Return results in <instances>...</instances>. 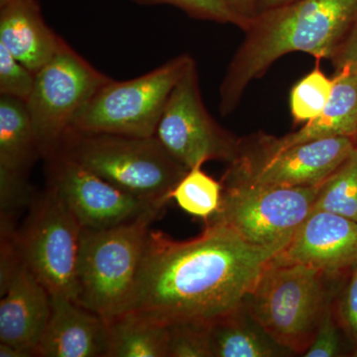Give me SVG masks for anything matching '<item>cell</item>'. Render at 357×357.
Wrapping results in <instances>:
<instances>
[{
	"label": "cell",
	"mask_w": 357,
	"mask_h": 357,
	"mask_svg": "<svg viewBox=\"0 0 357 357\" xmlns=\"http://www.w3.org/2000/svg\"><path fill=\"white\" fill-rule=\"evenodd\" d=\"M0 356L1 357H31L30 352L20 349V347H13V345L3 344L0 342Z\"/></svg>",
	"instance_id": "4dcf8cb0"
},
{
	"label": "cell",
	"mask_w": 357,
	"mask_h": 357,
	"mask_svg": "<svg viewBox=\"0 0 357 357\" xmlns=\"http://www.w3.org/2000/svg\"><path fill=\"white\" fill-rule=\"evenodd\" d=\"M340 337L333 319L331 307L326 306L311 345L305 352L306 357H333L340 356Z\"/></svg>",
	"instance_id": "4316f807"
},
{
	"label": "cell",
	"mask_w": 357,
	"mask_h": 357,
	"mask_svg": "<svg viewBox=\"0 0 357 357\" xmlns=\"http://www.w3.org/2000/svg\"><path fill=\"white\" fill-rule=\"evenodd\" d=\"M192 60L183 54L142 76L110 79L77 112L70 130L155 136L169 96Z\"/></svg>",
	"instance_id": "8992f818"
},
{
	"label": "cell",
	"mask_w": 357,
	"mask_h": 357,
	"mask_svg": "<svg viewBox=\"0 0 357 357\" xmlns=\"http://www.w3.org/2000/svg\"><path fill=\"white\" fill-rule=\"evenodd\" d=\"M285 248L248 243L218 222H206V229L188 241L150 229L128 311L167 326L211 325L245 307L263 272Z\"/></svg>",
	"instance_id": "6da1fadb"
},
{
	"label": "cell",
	"mask_w": 357,
	"mask_h": 357,
	"mask_svg": "<svg viewBox=\"0 0 357 357\" xmlns=\"http://www.w3.org/2000/svg\"><path fill=\"white\" fill-rule=\"evenodd\" d=\"M241 311L218 319L210 326L213 357H271L278 356V344L266 333L249 325Z\"/></svg>",
	"instance_id": "ffe728a7"
},
{
	"label": "cell",
	"mask_w": 357,
	"mask_h": 357,
	"mask_svg": "<svg viewBox=\"0 0 357 357\" xmlns=\"http://www.w3.org/2000/svg\"><path fill=\"white\" fill-rule=\"evenodd\" d=\"M354 356H357V351H354Z\"/></svg>",
	"instance_id": "e575fe53"
},
{
	"label": "cell",
	"mask_w": 357,
	"mask_h": 357,
	"mask_svg": "<svg viewBox=\"0 0 357 357\" xmlns=\"http://www.w3.org/2000/svg\"><path fill=\"white\" fill-rule=\"evenodd\" d=\"M43 159L47 188L64 202L83 229H110L162 211L166 204L121 191L58 150Z\"/></svg>",
	"instance_id": "7c38bea8"
},
{
	"label": "cell",
	"mask_w": 357,
	"mask_h": 357,
	"mask_svg": "<svg viewBox=\"0 0 357 357\" xmlns=\"http://www.w3.org/2000/svg\"><path fill=\"white\" fill-rule=\"evenodd\" d=\"M140 6H172L180 8L195 20L213 21L218 23H230L245 28L246 22L232 13L222 0H134Z\"/></svg>",
	"instance_id": "d4e9b609"
},
{
	"label": "cell",
	"mask_w": 357,
	"mask_h": 357,
	"mask_svg": "<svg viewBox=\"0 0 357 357\" xmlns=\"http://www.w3.org/2000/svg\"><path fill=\"white\" fill-rule=\"evenodd\" d=\"M357 14V0H293L249 20L220 86V112L236 110L246 88L293 52L332 60Z\"/></svg>",
	"instance_id": "7a4b0ae2"
},
{
	"label": "cell",
	"mask_w": 357,
	"mask_h": 357,
	"mask_svg": "<svg viewBox=\"0 0 357 357\" xmlns=\"http://www.w3.org/2000/svg\"><path fill=\"white\" fill-rule=\"evenodd\" d=\"M275 260L328 275L351 269L357 264V222L328 211H312Z\"/></svg>",
	"instance_id": "4fadbf2b"
},
{
	"label": "cell",
	"mask_w": 357,
	"mask_h": 357,
	"mask_svg": "<svg viewBox=\"0 0 357 357\" xmlns=\"http://www.w3.org/2000/svg\"><path fill=\"white\" fill-rule=\"evenodd\" d=\"M357 133V73L337 70L330 102L316 119L302 128L282 137L256 133L241 138L239 147L259 153H273L310 141L344 136L354 139Z\"/></svg>",
	"instance_id": "5bb4252c"
},
{
	"label": "cell",
	"mask_w": 357,
	"mask_h": 357,
	"mask_svg": "<svg viewBox=\"0 0 357 357\" xmlns=\"http://www.w3.org/2000/svg\"><path fill=\"white\" fill-rule=\"evenodd\" d=\"M291 1H293V0H256V11H257V13H261V11L283 6V4Z\"/></svg>",
	"instance_id": "1f68e13d"
},
{
	"label": "cell",
	"mask_w": 357,
	"mask_h": 357,
	"mask_svg": "<svg viewBox=\"0 0 357 357\" xmlns=\"http://www.w3.org/2000/svg\"><path fill=\"white\" fill-rule=\"evenodd\" d=\"M324 211L357 222V147L319 185L312 211Z\"/></svg>",
	"instance_id": "44dd1931"
},
{
	"label": "cell",
	"mask_w": 357,
	"mask_h": 357,
	"mask_svg": "<svg viewBox=\"0 0 357 357\" xmlns=\"http://www.w3.org/2000/svg\"><path fill=\"white\" fill-rule=\"evenodd\" d=\"M344 136L310 141L273 152L259 153L238 146L222 178V187L255 185L300 188L321 185L356 149Z\"/></svg>",
	"instance_id": "8fae6325"
},
{
	"label": "cell",
	"mask_w": 357,
	"mask_h": 357,
	"mask_svg": "<svg viewBox=\"0 0 357 357\" xmlns=\"http://www.w3.org/2000/svg\"><path fill=\"white\" fill-rule=\"evenodd\" d=\"M109 323L75 301L51 296V314L35 356L107 357Z\"/></svg>",
	"instance_id": "9a60e30c"
},
{
	"label": "cell",
	"mask_w": 357,
	"mask_h": 357,
	"mask_svg": "<svg viewBox=\"0 0 357 357\" xmlns=\"http://www.w3.org/2000/svg\"><path fill=\"white\" fill-rule=\"evenodd\" d=\"M331 61L335 70L347 69L357 73V14Z\"/></svg>",
	"instance_id": "f1b7e54d"
},
{
	"label": "cell",
	"mask_w": 357,
	"mask_h": 357,
	"mask_svg": "<svg viewBox=\"0 0 357 357\" xmlns=\"http://www.w3.org/2000/svg\"><path fill=\"white\" fill-rule=\"evenodd\" d=\"M210 326L195 323L168 326V357H213Z\"/></svg>",
	"instance_id": "cb8c5ba5"
},
{
	"label": "cell",
	"mask_w": 357,
	"mask_h": 357,
	"mask_svg": "<svg viewBox=\"0 0 357 357\" xmlns=\"http://www.w3.org/2000/svg\"><path fill=\"white\" fill-rule=\"evenodd\" d=\"M340 319L345 332L357 351V264L351 268V277L340 302Z\"/></svg>",
	"instance_id": "83f0119b"
},
{
	"label": "cell",
	"mask_w": 357,
	"mask_h": 357,
	"mask_svg": "<svg viewBox=\"0 0 357 357\" xmlns=\"http://www.w3.org/2000/svg\"><path fill=\"white\" fill-rule=\"evenodd\" d=\"M83 227L56 192L35 195L16 234L21 260L51 296L77 303V268Z\"/></svg>",
	"instance_id": "52a82bcc"
},
{
	"label": "cell",
	"mask_w": 357,
	"mask_h": 357,
	"mask_svg": "<svg viewBox=\"0 0 357 357\" xmlns=\"http://www.w3.org/2000/svg\"><path fill=\"white\" fill-rule=\"evenodd\" d=\"M56 150L121 191L145 201H170L171 192L188 172L155 136L69 130Z\"/></svg>",
	"instance_id": "3957f363"
},
{
	"label": "cell",
	"mask_w": 357,
	"mask_h": 357,
	"mask_svg": "<svg viewBox=\"0 0 357 357\" xmlns=\"http://www.w3.org/2000/svg\"><path fill=\"white\" fill-rule=\"evenodd\" d=\"M50 314V293L23 263L1 295L0 342L35 356Z\"/></svg>",
	"instance_id": "2e32d148"
},
{
	"label": "cell",
	"mask_w": 357,
	"mask_h": 357,
	"mask_svg": "<svg viewBox=\"0 0 357 357\" xmlns=\"http://www.w3.org/2000/svg\"><path fill=\"white\" fill-rule=\"evenodd\" d=\"M319 185L222 187L220 208L206 222L227 225L256 245H287L311 215Z\"/></svg>",
	"instance_id": "9c48e42d"
},
{
	"label": "cell",
	"mask_w": 357,
	"mask_h": 357,
	"mask_svg": "<svg viewBox=\"0 0 357 357\" xmlns=\"http://www.w3.org/2000/svg\"><path fill=\"white\" fill-rule=\"evenodd\" d=\"M155 137L188 170L211 160L230 163L236 157L241 138L206 109L194 59L169 96Z\"/></svg>",
	"instance_id": "30bf717a"
},
{
	"label": "cell",
	"mask_w": 357,
	"mask_h": 357,
	"mask_svg": "<svg viewBox=\"0 0 357 357\" xmlns=\"http://www.w3.org/2000/svg\"><path fill=\"white\" fill-rule=\"evenodd\" d=\"M354 144H356V146L357 147V133H356V137H354Z\"/></svg>",
	"instance_id": "836d02e7"
},
{
	"label": "cell",
	"mask_w": 357,
	"mask_h": 357,
	"mask_svg": "<svg viewBox=\"0 0 357 357\" xmlns=\"http://www.w3.org/2000/svg\"><path fill=\"white\" fill-rule=\"evenodd\" d=\"M107 357H168V326L141 312L109 319Z\"/></svg>",
	"instance_id": "d6986e66"
},
{
	"label": "cell",
	"mask_w": 357,
	"mask_h": 357,
	"mask_svg": "<svg viewBox=\"0 0 357 357\" xmlns=\"http://www.w3.org/2000/svg\"><path fill=\"white\" fill-rule=\"evenodd\" d=\"M161 211L105 229H83L77 304L109 319L128 312L150 225Z\"/></svg>",
	"instance_id": "277c9868"
},
{
	"label": "cell",
	"mask_w": 357,
	"mask_h": 357,
	"mask_svg": "<svg viewBox=\"0 0 357 357\" xmlns=\"http://www.w3.org/2000/svg\"><path fill=\"white\" fill-rule=\"evenodd\" d=\"M222 182H218L199 165L188 170L171 192V199L185 213L208 220L220 208Z\"/></svg>",
	"instance_id": "7402d4cb"
},
{
	"label": "cell",
	"mask_w": 357,
	"mask_h": 357,
	"mask_svg": "<svg viewBox=\"0 0 357 357\" xmlns=\"http://www.w3.org/2000/svg\"><path fill=\"white\" fill-rule=\"evenodd\" d=\"M13 1V0H0V7L6 6L9 2Z\"/></svg>",
	"instance_id": "d6a6232c"
},
{
	"label": "cell",
	"mask_w": 357,
	"mask_h": 357,
	"mask_svg": "<svg viewBox=\"0 0 357 357\" xmlns=\"http://www.w3.org/2000/svg\"><path fill=\"white\" fill-rule=\"evenodd\" d=\"M110 79L63 41L50 62L35 74L25 102L42 158L57 148L77 112Z\"/></svg>",
	"instance_id": "ba28073f"
},
{
	"label": "cell",
	"mask_w": 357,
	"mask_h": 357,
	"mask_svg": "<svg viewBox=\"0 0 357 357\" xmlns=\"http://www.w3.org/2000/svg\"><path fill=\"white\" fill-rule=\"evenodd\" d=\"M42 158L24 100L0 96V172L27 177Z\"/></svg>",
	"instance_id": "ac0fdd59"
},
{
	"label": "cell",
	"mask_w": 357,
	"mask_h": 357,
	"mask_svg": "<svg viewBox=\"0 0 357 357\" xmlns=\"http://www.w3.org/2000/svg\"><path fill=\"white\" fill-rule=\"evenodd\" d=\"M321 278L314 268L274 258L246 300V311L275 344L305 354L326 306Z\"/></svg>",
	"instance_id": "5b68a950"
},
{
	"label": "cell",
	"mask_w": 357,
	"mask_h": 357,
	"mask_svg": "<svg viewBox=\"0 0 357 357\" xmlns=\"http://www.w3.org/2000/svg\"><path fill=\"white\" fill-rule=\"evenodd\" d=\"M63 41L47 24L37 0H13L0 7V44L34 74L50 62Z\"/></svg>",
	"instance_id": "e0dca14e"
},
{
	"label": "cell",
	"mask_w": 357,
	"mask_h": 357,
	"mask_svg": "<svg viewBox=\"0 0 357 357\" xmlns=\"http://www.w3.org/2000/svg\"><path fill=\"white\" fill-rule=\"evenodd\" d=\"M222 1L229 7L232 13H236L241 20L245 21L246 26H248L249 20L255 17L257 13L256 0H222Z\"/></svg>",
	"instance_id": "f546056e"
},
{
	"label": "cell",
	"mask_w": 357,
	"mask_h": 357,
	"mask_svg": "<svg viewBox=\"0 0 357 357\" xmlns=\"http://www.w3.org/2000/svg\"><path fill=\"white\" fill-rule=\"evenodd\" d=\"M333 79L326 76L319 65L300 79L290 93V107L296 122H306L318 117L330 102Z\"/></svg>",
	"instance_id": "603a6c76"
},
{
	"label": "cell",
	"mask_w": 357,
	"mask_h": 357,
	"mask_svg": "<svg viewBox=\"0 0 357 357\" xmlns=\"http://www.w3.org/2000/svg\"><path fill=\"white\" fill-rule=\"evenodd\" d=\"M35 74L0 44V96L27 100L34 86Z\"/></svg>",
	"instance_id": "484cf974"
}]
</instances>
